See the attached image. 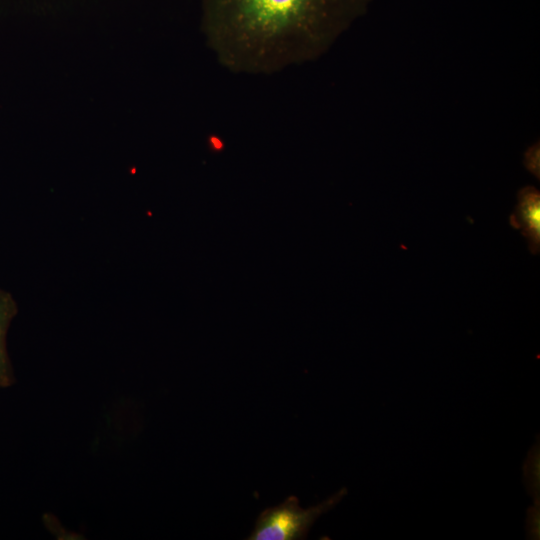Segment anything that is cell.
<instances>
[{
	"label": "cell",
	"instance_id": "cell-1",
	"mask_svg": "<svg viewBox=\"0 0 540 540\" xmlns=\"http://www.w3.org/2000/svg\"><path fill=\"white\" fill-rule=\"evenodd\" d=\"M372 0H200L206 42L227 68L273 73L313 60Z\"/></svg>",
	"mask_w": 540,
	"mask_h": 540
},
{
	"label": "cell",
	"instance_id": "cell-2",
	"mask_svg": "<svg viewBox=\"0 0 540 540\" xmlns=\"http://www.w3.org/2000/svg\"><path fill=\"white\" fill-rule=\"evenodd\" d=\"M347 494L345 488L310 507L302 508L296 496L287 497L282 503L264 509L256 519L248 540H303L315 521L334 508Z\"/></svg>",
	"mask_w": 540,
	"mask_h": 540
},
{
	"label": "cell",
	"instance_id": "cell-3",
	"mask_svg": "<svg viewBox=\"0 0 540 540\" xmlns=\"http://www.w3.org/2000/svg\"><path fill=\"white\" fill-rule=\"evenodd\" d=\"M510 224L520 229L532 254L540 249V193L528 186L518 192V204L510 216Z\"/></svg>",
	"mask_w": 540,
	"mask_h": 540
},
{
	"label": "cell",
	"instance_id": "cell-4",
	"mask_svg": "<svg viewBox=\"0 0 540 540\" xmlns=\"http://www.w3.org/2000/svg\"><path fill=\"white\" fill-rule=\"evenodd\" d=\"M17 306L11 294L0 289V388L12 384L13 374L6 350V333Z\"/></svg>",
	"mask_w": 540,
	"mask_h": 540
}]
</instances>
